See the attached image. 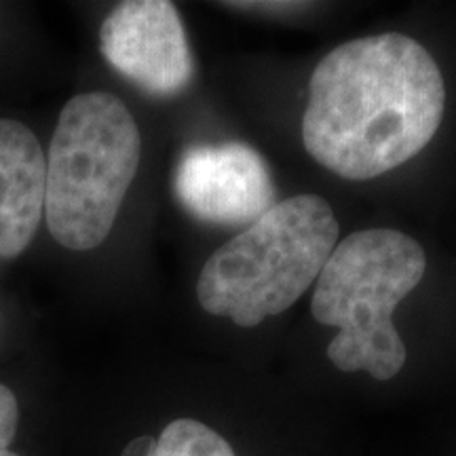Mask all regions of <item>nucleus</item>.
<instances>
[{
	"label": "nucleus",
	"instance_id": "nucleus-7",
	"mask_svg": "<svg viewBox=\"0 0 456 456\" xmlns=\"http://www.w3.org/2000/svg\"><path fill=\"white\" fill-rule=\"evenodd\" d=\"M47 157L20 121L0 118V258L24 254L45 216Z\"/></svg>",
	"mask_w": 456,
	"mask_h": 456
},
{
	"label": "nucleus",
	"instance_id": "nucleus-9",
	"mask_svg": "<svg viewBox=\"0 0 456 456\" xmlns=\"http://www.w3.org/2000/svg\"><path fill=\"white\" fill-rule=\"evenodd\" d=\"M17 425H20V406L15 393L9 387L0 385V456H20L9 450Z\"/></svg>",
	"mask_w": 456,
	"mask_h": 456
},
{
	"label": "nucleus",
	"instance_id": "nucleus-6",
	"mask_svg": "<svg viewBox=\"0 0 456 456\" xmlns=\"http://www.w3.org/2000/svg\"><path fill=\"white\" fill-rule=\"evenodd\" d=\"M174 192L192 218L218 226H249L275 205L269 165L243 142L186 148L175 165Z\"/></svg>",
	"mask_w": 456,
	"mask_h": 456
},
{
	"label": "nucleus",
	"instance_id": "nucleus-2",
	"mask_svg": "<svg viewBox=\"0 0 456 456\" xmlns=\"http://www.w3.org/2000/svg\"><path fill=\"white\" fill-rule=\"evenodd\" d=\"M425 271L423 245L402 231L366 228L336 243L315 281L311 313L322 326L338 328L326 355L340 372L376 380L402 372L408 351L393 313Z\"/></svg>",
	"mask_w": 456,
	"mask_h": 456
},
{
	"label": "nucleus",
	"instance_id": "nucleus-3",
	"mask_svg": "<svg viewBox=\"0 0 456 456\" xmlns=\"http://www.w3.org/2000/svg\"><path fill=\"white\" fill-rule=\"evenodd\" d=\"M338 235L326 199H283L209 256L197 281L199 305L239 328L260 326L309 292Z\"/></svg>",
	"mask_w": 456,
	"mask_h": 456
},
{
	"label": "nucleus",
	"instance_id": "nucleus-5",
	"mask_svg": "<svg viewBox=\"0 0 456 456\" xmlns=\"http://www.w3.org/2000/svg\"><path fill=\"white\" fill-rule=\"evenodd\" d=\"M100 51L148 95L174 98L192 83L195 60L174 3L125 0L100 28Z\"/></svg>",
	"mask_w": 456,
	"mask_h": 456
},
{
	"label": "nucleus",
	"instance_id": "nucleus-10",
	"mask_svg": "<svg viewBox=\"0 0 456 456\" xmlns=\"http://www.w3.org/2000/svg\"><path fill=\"white\" fill-rule=\"evenodd\" d=\"M121 456H157V440L152 436L134 437V440L123 448Z\"/></svg>",
	"mask_w": 456,
	"mask_h": 456
},
{
	"label": "nucleus",
	"instance_id": "nucleus-11",
	"mask_svg": "<svg viewBox=\"0 0 456 456\" xmlns=\"http://www.w3.org/2000/svg\"><path fill=\"white\" fill-rule=\"evenodd\" d=\"M226 7H235L241 11H269V13H279V11H294L298 7H306V4H298V3H226Z\"/></svg>",
	"mask_w": 456,
	"mask_h": 456
},
{
	"label": "nucleus",
	"instance_id": "nucleus-1",
	"mask_svg": "<svg viewBox=\"0 0 456 456\" xmlns=\"http://www.w3.org/2000/svg\"><path fill=\"white\" fill-rule=\"evenodd\" d=\"M446 85L423 45L397 32L342 43L315 66L302 142L345 180H372L436 138Z\"/></svg>",
	"mask_w": 456,
	"mask_h": 456
},
{
	"label": "nucleus",
	"instance_id": "nucleus-4",
	"mask_svg": "<svg viewBox=\"0 0 456 456\" xmlns=\"http://www.w3.org/2000/svg\"><path fill=\"white\" fill-rule=\"evenodd\" d=\"M135 118L106 91L74 95L61 108L47 155L45 218L51 237L89 252L110 235L140 167Z\"/></svg>",
	"mask_w": 456,
	"mask_h": 456
},
{
	"label": "nucleus",
	"instance_id": "nucleus-8",
	"mask_svg": "<svg viewBox=\"0 0 456 456\" xmlns=\"http://www.w3.org/2000/svg\"><path fill=\"white\" fill-rule=\"evenodd\" d=\"M157 456H237L231 444L195 419H175L157 440Z\"/></svg>",
	"mask_w": 456,
	"mask_h": 456
}]
</instances>
